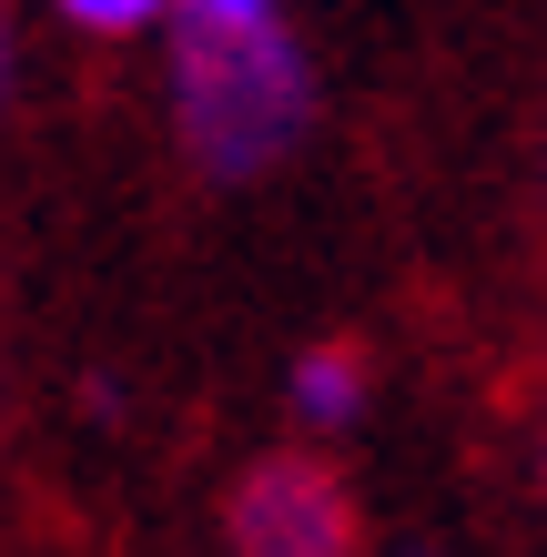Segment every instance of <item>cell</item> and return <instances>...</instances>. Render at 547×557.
<instances>
[{
  "instance_id": "obj_5",
  "label": "cell",
  "mask_w": 547,
  "mask_h": 557,
  "mask_svg": "<svg viewBox=\"0 0 547 557\" xmlns=\"http://www.w3.org/2000/svg\"><path fill=\"white\" fill-rule=\"evenodd\" d=\"M192 21H274V0H192Z\"/></svg>"
},
{
  "instance_id": "obj_1",
  "label": "cell",
  "mask_w": 547,
  "mask_h": 557,
  "mask_svg": "<svg viewBox=\"0 0 547 557\" xmlns=\"http://www.w3.org/2000/svg\"><path fill=\"white\" fill-rule=\"evenodd\" d=\"M173 102H183L192 162L223 173V183H244L304 133L314 72H304V51L284 41L274 21H192V41L173 61Z\"/></svg>"
},
{
  "instance_id": "obj_4",
  "label": "cell",
  "mask_w": 547,
  "mask_h": 557,
  "mask_svg": "<svg viewBox=\"0 0 547 557\" xmlns=\"http://www.w3.org/2000/svg\"><path fill=\"white\" fill-rule=\"evenodd\" d=\"M61 11H72V21H91V30H142L152 11H163V0H61Z\"/></svg>"
},
{
  "instance_id": "obj_2",
  "label": "cell",
  "mask_w": 547,
  "mask_h": 557,
  "mask_svg": "<svg viewBox=\"0 0 547 557\" xmlns=\"http://www.w3.org/2000/svg\"><path fill=\"white\" fill-rule=\"evenodd\" d=\"M234 547H253V557H335V547H356V507H345V486L325 467L274 456V467H253L234 486Z\"/></svg>"
},
{
  "instance_id": "obj_3",
  "label": "cell",
  "mask_w": 547,
  "mask_h": 557,
  "mask_svg": "<svg viewBox=\"0 0 547 557\" xmlns=\"http://www.w3.org/2000/svg\"><path fill=\"white\" fill-rule=\"evenodd\" d=\"M295 406H304V425H345L365 406V366L345 345H325V355H304L295 366Z\"/></svg>"
}]
</instances>
